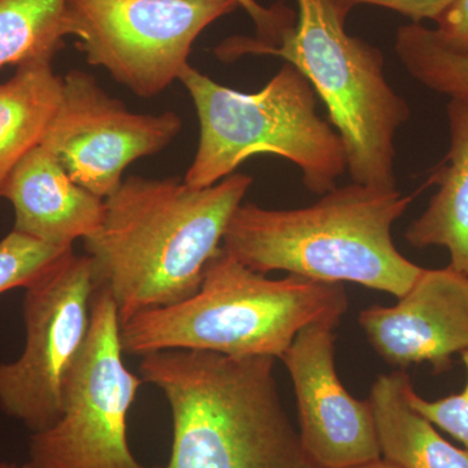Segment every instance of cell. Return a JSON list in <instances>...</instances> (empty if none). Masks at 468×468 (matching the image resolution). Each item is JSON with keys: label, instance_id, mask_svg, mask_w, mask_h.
<instances>
[{"label": "cell", "instance_id": "1", "mask_svg": "<svg viewBox=\"0 0 468 468\" xmlns=\"http://www.w3.org/2000/svg\"><path fill=\"white\" fill-rule=\"evenodd\" d=\"M252 181L233 174L196 189L178 177L132 176L104 199L101 228L84 243L95 282L115 302L120 325L198 291Z\"/></svg>", "mask_w": 468, "mask_h": 468}, {"label": "cell", "instance_id": "2", "mask_svg": "<svg viewBox=\"0 0 468 468\" xmlns=\"http://www.w3.org/2000/svg\"><path fill=\"white\" fill-rule=\"evenodd\" d=\"M272 356L165 350L141 358L143 381L167 399V464L144 468H323L280 399Z\"/></svg>", "mask_w": 468, "mask_h": 468}, {"label": "cell", "instance_id": "3", "mask_svg": "<svg viewBox=\"0 0 468 468\" xmlns=\"http://www.w3.org/2000/svg\"><path fill=\"white\" fill-rule=\"evenodd\" d=\"M307 207L270 209L254 203L234 212L221 248L257 272L324 282H356L401 298L424 268L397 250L392 228L412 196L351 183Z\"/></svg>", "mask_w": 468, "mask_h": 468}, {"label": "cell", "instance_id": "4", "mask_svg": "<svg viewBox=\"0 0 468 468\" xmlns=\"http://www.w3.org/2000/svg\"><path fill=\"white\" fill-rule=\"evenodd\" d=\"M347 295L340 282L289 275L267 279L220 249L198 291L186 300L138 314L120 325L124 354L209 351L229 356L282 359L304 326L340 324Z\"/></svg>", "mask_w": 468, "mask_h": 468}, {"label": "cell", "instance_id": "5", "mask_svg": "<svg viewBox=\"0 0 468 468\" xmlns=\"http://www.w3.org/2000/svg\"><path fill=\"white\" fill-rule=\"evenodd\" d=\"M298 14L276 45L232 37L215 50L220 60L245 55L284 58L309 80L343 140L351 181L397 189L396 137L411 111L388 81L377 46L350 36L331 0H295Z\"/></svg>", "mask_w": 468, "mask_h": 468}, {"label": "cell", "instance_id": "6", "mask_svg": "<svg viewBox=\"0 0 468 468\" xmlns=\"http://www.w3.org/2000/svg\"><path fill=\"white\" fill-rule=\"evenodd\" d=\"M199 120V143L184 183H220L252 156H279L301 171L311 193L337 187L347 171L340 134L318 113V95L297 68L284 63L261 90L218 84L190 66L180 77Z\"/></svg>", "mask_w": 468, "mask_h": 468}, {"label": "cell", "instance_id": "7", "mask_svg": "<svg viewBox=\"0 0 468 468\" xmlns=\"http://www.w3.org/2000/svg\"><path fill=\"white\" fill-rule=\"evenodd\" d=\"M120 320L110 292L98 288L90 329L70 369L57 423L29 440L26 468H144L128 443V412L143 378L125 367Z\"/></svg>", "mask_w": 468, "mask_h": 468}, {"label": "cell", "instance_id": "8", "mask_svg": "<svg viewBox=\"0 0 468 468\" xmlns=\"http://www.w3.org/2000/svg\"><path fill=\"white\" fill-rule=\"evenodd\" d=\"M239 7L237 0H68V36L88 64L153 98L180 81L203 30Z\"/></svg>", "mask_w": 468, "mask_h": 468}, {"label": "cell", "instance_id": "9", "mask_svg": "<svg viewBox=\"0 0 468 468\" xmlns=\"http://www.w3.org/2000/svg\"><path fill=\"white\" fill-rule=\"evenodd\" d=\"M98 286L90 258L68 251L24 291L26 345L0 363V410L30 433L57 423L68 375L81 356Z\"/></svg>", "mask_w": 468, "mask_h": 468}, {"label": "cell", "instance_id": "10", "mask_svg": "<svg viewBox=\"0 0 468 468\" xmlns=\"http://www.w3.org/2000/svg\"><path fill=\"white\" fill-rule=\"evenodd\" d=\"M63 79L60 103L39 146L101 199L122 185L132 163L165 150L183 128L174 111L133 112L84 70H69Z\"/></svg>", "mask_w": 468, "mask_h": 468}, {"label": "cell", "instance_id": "11", "mask_svg": "<svg viewBox=\"0 0 468 468\" xmlns=\"http://www.w3.org/2000/svg\"><path fill=\"white\" fill-rule=\"evenodd\" d=\"M338 323L304 326L282 356L297 397L302 445L323 468H347L380 460L368 401L354 399L335 365Z\"/></svg>", "mask_w": 468, "mask_h": 468}, {"label": "cell", "instance_id": "12", "mask_svg": "<svg viewBox=\"0 0 468 468\" xmlns=\"http://www.w3.org/2000/svg\"><path fill=\"white\" fill-rule=\"evenodd\" d=\"M393 307L363 310L359 324L378 356L405 369L430 363L436 374L468 350V277L451 267L426 270Z\"/></svg>", "mask_w": 468, "mask_h": 468}, {"label": "cell", "instance_id": "13", "mask_svg": "<svg viewBox=\"0 0 468 468\" xmlns=\"http://www.w3.org/2000/svg\"><path fill=\"white\" fill-rule=\"evenodd\" d=\"M0 198L14 207L12 230L58 248H73L103 221L104 199L75 183L42 146L34 147L12 169Z\"/></svg>", "mask_w": 468, "mask_h": 468}, {"label": "cell", "instance_id": "14", "mask_svg": "<svg viewBox=\"0 0 468 468\" xmlns=\"http://www.w3.org/2000/svg\"><path fill=\"white\" fill-rule=\"evenodd\" d=\"M446 115L451 144L430 180L437 192L410 224L405 239L417 249H446L449 267L468 277V100L452 98Z\"/></svg>", "mask_w": 468, "mask_h": 468}, {"label": "cell", "instance_id": "15", "mask_svg": "<svg viewBox=\"0 0 468 468\" xmlns=\"http://www.w3.org/2000/svg\"><path fill=\"white\" fill-rule=\"evenodd\" d=\"M411 381L405 369L377 378L369 406L381 458L401 468H468L467 449L457 448L409 402Z\"/></svg>", "mask_w": 468, "mask_h": 468}, {"label": "cell", "instance_id": "16", "mask_svg": "<svg viewBox=\"0 0 468 468\" xmlns=\"http://www.w3.org/2000/svg\"><path fill=\"white\" fill-rule=\"evenodd\" d=\"M0 82V190L18 162L41 144L63 94V77L52 58H36L16 67Z\"/></svg>", "mask_w": 468, "mask_h": 468}, {"label": "cell", "instance_id": "17", "mask_svg": "<svg viewBox=\"0 0 468 468\" xmlns=\"http://www.w3.org/2000/svg\"><path fill=\"white\" fill-rule=\"evenodd\" d=\"M68 0H0V68L52 58L68 36Z\"/></svg>", "mask_w": 468, "mask_h": 468}, {"label": "cell", "instance_id": "18", "mask_svg": "<svg viewBox=\"0 0 468 468\" xmlns=\"http://www.w3.org/2000/svg\"><path fill=\"white\" fill-rule=\"evenodd\" d=\"M394 51L419 84L451 100H468V57L448 50L431 27L415 23L399 27Z\"/></svg>", "mask_w": 468, "mask_h": 468}, {"label": "cell", "instance_id": "19", "mask_svg": "<svg viewBox=\"0 0 468 468\" xmlns=\"http://www.w3.org/2000/svg\"><path fill=\"white\" fill-rule=\"evenodd\" d=\"M73 248H58L12 230L0 239V295L26 289Z\"/></svg>", "mask_w": 468, "mask_h": 468}, {"label": "cell", "instance_id": "20", "mask_svg": "<svg viewBox=\"0 0 468 468\" xmlns=\"http://www.w3.org/2000/svg\"><path fill=\"white\" fill-rule=\"evenodd\" d=\"M467 372V383L461 393L452 394L437 401H427L415 393L409 392V402L415 411L423 415L433 426L441 428L446 433L460 441L468 451V350L462 353Z\"/></svg>", "mask_w": 468, "mask_h": 468}, {"label": "cell", "instance_id": "21", "mask_svg": "<svg viewBox=\"0 0 468 468\" xmlns=\"http://www.w3.org/2000/svg\"><path fill=\"white\" fill-rule=\"evenodd\" d=\"M452 2V0H331L335 14L345 23L350 12L362 5L390 9L410 18L411 23L421 24L424 20L435 23Z\"/></svg>", "mask_w": 468, "mask_h": 468}, {"label": "cell", "instance_id": "22", "mask_svg": "<svg viewBox=\"0 0 468 468\" xmlns=\"http://www.w3.org/2000/svg\"><path fill=\"white\" fill-rule=\"evenodd\" d=\"M237 3L250 16L257 27L255 38L267 45L279 43L282 34L294 26L297 18L292 9L284 5H275L267 8L257 0H237Z\"/></svg>", "mask_w": 468, "mask_h": 468}, {"label": "cell", "instance_id": "23", "mask_svg": "<svg viewBox=\"0 0 468 468\" xmlns=\"http://www.w3.org/2000/svg\"><path fill=\"white\" fill-rule=\"evenodd\" d=\"M435 24L432 30L441 45L468 57V0H452Z\"/></svg>", "mask_w": 468, "mask_h": 468}, {"label": "cell", "instance_id": "24", "mask_svg": "<svg viewBox=\"0 0 468 468\" xmlns=\"http://www.w3.org/2000/svg\"><path fill=\"white\" fill-rule=\"evenodd\" d=\"M347 468H401L396 466V464L390 463V462L380 460L367 462V463L358 464V466L347 467Z\"/></svg>", "mask_w": 468, "mask_h": 468}, {"label": "cell", "instance_id": "25", "mask_svg": "<svg viewBox=\"0 0 468 468\" xmlns=\"http://www.w3.org/2000/svg\"><path fill=\"white\" fill-rule=\"evenodd\" d=\"M0 468H24L18 467L17 464L9 463V462H0Z\"/></svg>", "mask_w": 468, "mask_h": 468}, {"label": "cell", "instance_id": "26", "mask_svg": "<svg viewBox=\"0 0 468 468\" xmlns=\"http://www.w3.org/2000/svg\"><path fill=\"white\" fill-rule=\"evenodd\" d=\"M24 468H26V467H24Z\"/></svg>", "mask_w": 468, "mask_h": 468}]
</instances>
